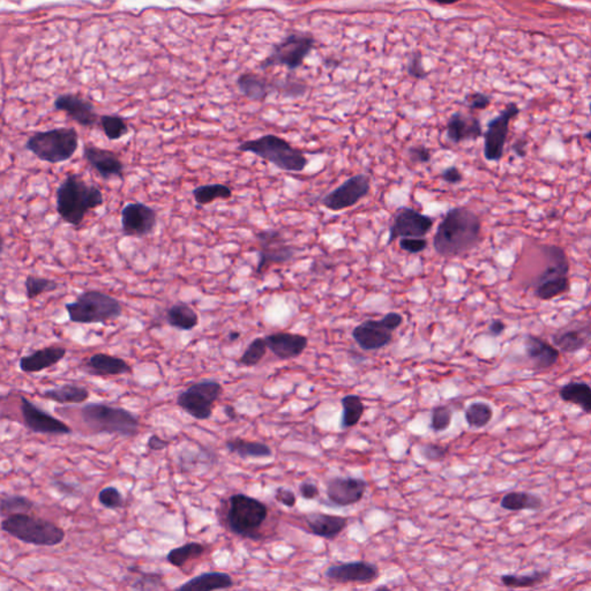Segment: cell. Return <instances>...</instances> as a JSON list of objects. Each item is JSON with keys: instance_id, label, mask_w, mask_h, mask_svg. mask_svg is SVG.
I'll return each instance as SVG.
<instances>
[{"instance_id": "obj_1", "label": "cell", "mask_w": 591, "mask_h": 591, "mask_svg": "<svg viewBox=\"0 0 591 591\" xmlns=\"http://www.w3.org/2000/svg\"><path fill=\"white\" fill-rule=\"evenodd\" d=\"M481 217L467 207L447 212L434 237V248L443 258H456L474 250L481 241Z\"/></svg>"}, {"instance_id": "obj_2", "label": "cell", "mask_w": 591, "mask_h": 591, "mask_svg": "<svg viewBox=\"0 0 591 591\" xmlns=\"http://www.w3.org/2000/svg\"><path fill=\"white\" fill-rule=\"evenodd\" d=\"M100 187L88 184L79 173H67L55 189V210L66 224L78 228L90 210L103 206Z\"/></svg>"}, {"instance_id": "obj_3", "label": "cell", "mask_w": 591, "mask_h": 591, "mask_svg": "<svg viewBox=\"0 0 591 591\" xmlns=\"http://www.w3.org/2000/svg\"><path fill=\"white\" fill-rule=\"evenodd\" d=\"M542 268L526 282V289L540 300H552L569 291V260L564 248L552 244H540Z\"/></svg>"}, {"instance_id": "obj_4", "label": "cell", "mask_w": 591, "mask_h": 591, "mask_svg": "<svg viewBox=\"0 0 591 591\" xmlns=\"http://www.w3.org/2000/svg\"><path fill=\"white\" fill-rule=\"evenodd\" d=\"M238 151L252 153L276 168L286 172H302L309 165L304 151L293 147L286 139L275 135H267L253 140L241 142Z\"/></svg>"}, {"instance_id": "obj_5", "label": "cell", "mask_w": 591, "mask_h": 591, "mask_svg": "<svg viewBox=\"0 0 591 591\" xmlns=\"http://www.w3.org/2000/svg\"><path fill=\"white\" fill-rule=\"evenodd\" d=\"M0 528L22 543L36 547H55L65 540V530L49 520L17 513L1 521Z\"/></svg>"}, {"instance_id": "obj_6", "label": "cell", "mask_w": 591, "mask_h": 591, "mask_svg": "<svg viewBox=\"0 0 591 591\" xmlns=\"http://www.w3.org/2000/svg\"><path fill=\"white\" fill-rule=\"evenodd\" d=\"M65 309L71 323L83 325H107L123 316L121 302L100 290L83 291L74 302L65 304Z\"/></svg>"}, {"instance_id": "obj_7", "label": "cell", "mask_w": 591, "mask_h": 591, "mask_svg": "<svg viewBox=\"0 0 591 591\" xmlns=\"http://www.w3.org/2000/svg\"><path fill=\"white\" fill-rule=\"evenodd\" d=\"M80 415L94 434L135 437L140 429V422L135 413L105 403H88L80 410Z\"/></svg>"}, {"instance_id": "obj_8", "label": "cell", "mask_w": 591, "mask_h": 591, "mask_svg": "<svg viewBox=\"0 0 591 591\" xmlns=\"http://www.w3.org/2000/svg\"><path fill=\"white\" fill-rule=\"evenodd\" d=\"M268 517V507L259 499L244 493H236L229 498L225 514L227 526L238 536L257 540L260 538L264 523Z\"/></svg>"}, {"instance_id": "obj_9", "label": "cell", "mask_w": 591, "mask_h": 591, "mask_svg": "<svg viewBox=\"0 0 591 591\" xmlns=\"http://www.w3.org/2000/svg\"><path fill=\"white\" fill-rule=\"evenodd\" d=\"M26 149L42 162L59 164L72 160L79 149L76 128H60L37 132L26 142Z\"/></svg>"}, {"instance_id": "obj_10", "label": "cell", "mask_w": 591, "mask_h": 591, "mask_svg": "<svg viewBox=\"0 0 591 591\" xmlns=\"http://www.w3.org/2000/svg\"><path fill=\"white\" fill-rule=\"evenodd\" d=\"M403 323V316L389 312L380 320L368 319L354 327L352 339L365 351L380 350L393 341V333Z\"/></svg>"}, {"instance_id": "obj_11", "label": "cell", "mask_w": 591, "mask_h": 591, "mask_svg": "<svg viewBox=\"0 0 591 591\" xmlns=\"http://www.w3.org/2000/svg\"><path fill=\"white\" fill-rule=\"evenodd\" d=\"M255 239L258 243L259 255L255 273L258 275H265L272 266L288 264L298 252L277 229L259 231L255 234Z\"/></svg>"}, {"instance_id": "obj_12", "label": "cell", "mask_w": 591, "mask_h": 591, "mask_svg": "<svg viewBox=\"0 0 591 591\" xmlns=\"http://www.w3.org/2000/svg\"><path fill=\"white\" fill-rule=\"evenodd\" d=\"M223 388L220 382L203 380L189 386L177 397V404L194 420H209L214 404L220 400Z\"/></svg>"}, {"instance_id": "obj_13", "label": "cell", "mask_w": 591, "mask_h": 591, "mask_svg": "<svg viewBox=\"0 0 591 591\" xmlns=\"http://www.w3.org/2000/svg\"><path fill=\"white\" fill-rule=\"evenodd\" d=\"M370 191V177L365 173H358L348 178L339 187L328 193L323 199V205L330 212H342L361 203L368 196Z\"/></svg>"}, {"instance_id": "obj_14", "label": "cell", "mask_w": 591, "mask_h": 591, "mask_svg": "<svg viewBox=\"0 0 591 591\" xmlns=\"http://www.w3.org/2000/svg\"><path fill=\"white\" fill-rule=\"evenodd\" d=\"M517 105L511 103L492 121H488L484 135V157L488 162H500L508 137L509 124L519 114Z\"/></svg>"}, {"instance_id": "obj_15", "label": "cell", "mask_w": 591, "mask_h": 591, "mask_svg": "<svg viewBox=\"0 0 591 591\" xmlns=\"http://www.w3.org/2000/svg\"><path fill=\"white\" fill-rule=\"evenodd\" d=\"M434 223V219L429 215L420 213L410 207H401L394 215L392 225L389 228L387 244H392L399 238L425 237L432 230Z\"/></svg>"}, {"instance_id": "obj_16", "label": "cell", "mask_w": 591, "mask_h": 591, "mask_svg": "<svg viewBox=\"0 0 591 591\" xmlns=\"http://www.w3.org/2000/svg\"><path fill=\"white\" fill-rule=\"evenodd\" d=\"M121 223L125 237H147L156 230L157 213L146 203H130L121 209Z\"/></svg>"}, {"instance_id": "obj_17", "label": "cell", "mask_w": 591, "mask_h": 591, "mask_svg": "<svg viewBox=\"0 0 591 591\" xmlns=\"http://www.w3.org/2000/svg\"><path fill=\"white\" fill-rule=\"evenodd\" d=\"M368 481L354 476H335L327 481L326 495L330 505L348 507L356 505L368 491Z\"/></svg>"}, {"instance_id": "obj_18", "label": "cell", "mask_w": 591, "mask_h": 591, "mask_svg": "<svg viewBox=\"0 0 591 591\" xmlns=\"http://www.w3.org/2000/svg\"><path fill=\"white\" fill-rule=\"evenodd\" d=\"M21 413L24 418V427L34 434H69L72 429L62 420L55 418L41 408L35 406L27 397L21 396Z\"/></svg>"}, {"instance_id": "obj_19", "label": "cell", "mask_w": 591, "mask_h": 591, "mask_svg": "<svg viewBox=\"0 0 591 591\" xmlns=\"http://www.w3.org/2000/svg\"><path fill=\"white\" fill-rule=\"evenodd\" d=\"M325 576L336 583L368 585L378 579L379 568L368 561H349L327 568Z\"/></svg>"}, {"instance_id": "obj_20", "label": "cell", "mask_w": 591, "mask_h": 591, "mask_svg": "<svg viewBox=\"0 0 591 591\" xmlns=\"http://www.w3.org/2000/svg\"><path fill=\"white\" fill-rule=\"evenodd\" d=\"M591 340L590 321H572L552 335V344L565 354H575L588 347Z\"/></svg>"}, {"instance_id": "obj_21", "label": "cell", "mask_w": 591, "mask_h": 591, "mask_svg": "<svg viewBox=\"0 0 591 591\" xmlns=\"http://www.w3.org/2000/svg\"><path fill=\"white\" fill-rule=\"evenodd\" d=\"M83 158L88 164L98 173L104 180L111 178H124V163L117 153L96 147L93 145L83 146Z\"/></svg>"}, {"instance_id": "obj_22", "label": "cell", "mask_w": 591, "mask_h": 591, "mask_svg": "<svg viewBox=\"0 0 591 591\" xmlns=\"http://www.w3.org/2000/svg\"><path fill=\"white\" fill-rule=\"evenodd\" d=\"M526 359L535 371H547L554 368L560 358V351L547 340L536 335H526L524 339Z\"/></svg>"}, {"instance_id": "obj_23", "label": "cell", "mask_w": 591, "mask_h": 591, "mask_svg": "<svg viewBox=\"0 0 591 591\" xmlns=\"http://www.w3.org/2000/svg\"><path fill=\"white\" fill-rule=\"evenodd\" d=\"M267 349L272 351L281 361H289L300 356L309 345V339L300 334L279 333L269 334L265 337Z\"/></svg>"}, {"instance_id": "obj_24", "label": "cell", "mask_w": 591, "mask_h": 591, "mask_svg": "<svg viewBox=\"0 0 591 591\" xmlns=\"http://www.w3.org/2000/svg\"><path fill=\"white\" fill-rule=\"evenodd\" d=\"M306 526L314 536L325 540H335L343 533L349 523L345 516L333 515L326 513L312 512L304 516Z\"/></svg>"}, {"instance_id": "obj_25", "label": "cell", "mask_w": 591, "mask_h": 591, "mask_svg": "<svg viewBox=\"0 0 591 591\" xmlns=\"http://www.w3.org/2000/svg\"><path fill=\"white\" fill-rule=\"evenodd\" d=\"M57 110L64 111L73 121L83 128H93L96 124L97 114L93 104L76 95H62L55 101Z\"/></svg>"}, {"instance_id": "obj_26", "label": "cell", "mask_w": 591, "mask_h": 591, "mask_svg": "<svg viewBox=\"0 0 591 591\" xmlns=\"http://www.w3.org/2000/svg\"><path fill=\"white\" fill-rule=\"evenodd\" d=\"M67 350L60 345L42 348L20 358L19 368L24 373H38L58 364L65 358Z\"/></svg>"}, {"instance_id": "obj_27", "label": "cell", "mask_w": 591, "mask_h": 591, "mask_svg": "<svg viewBox=\"0 0 591 591\" xmlns=\"http://www.w3.org/2000/svg\"><path fill=\"white\" fill-rule=\"evenodd\" d=\"M312 46V40L302 36H291L286 42H283L279 48L276 49L269 62L273 64H282L289 66L290 69H295L300 65L302 59L309 53Z\"/></svg>"}, {"instance_id": "obj_28", "label": "cell", "mask_w": 591, "mask_h": 591, "mask_svg": "<svg viewBox=\"0 0 591 591\" xmlns=\"http://www.w3.org/2000/svg\"><path fill=\"white\" fill-rule=\"evenodd\" d=\"M483 135L481 121L474 116L456 112L447 123V139L453 144L477 140Z\"/></svg>"}, {"instance_id": "obj_29", "label": "cell", "mask_w": 591, "mask_h": 591, "mask_svg": "<svg viewBox=\"0 0 591 591\" xmlns=\"http://www.w3.org/2000/svg\"><path fill=\"white\" fill-rule=\"evenodd\" d=\"M85 368L88 373L97 377L131 375L133 372L131 365L123 358L102 352L90 356L85 364Z\"/></svg>"}, {"instance_id": "obj_30", "label": "cell", "mask_w": 591, "mask_h": 591, "mask_svg": "<svg viewBox=\"0 0 591 591\" xmlns=\"http://www.w3.org/2000/svg\"><path fill=\"white\" fill-rule=\"evenodd\" d=\"M234 581L231 575L223 572H209L191 579L184 585L175 588L178 591H214L234 588Z\"/></svg>"}, {"instance_id": "obj_31", "label": "cell", "mask_w": 591, "mask_h": 591, "mask_svg": "<svg viewBox=\"0 0 591 591\" xmlns=\"http://www.w3.org/2000/svg\"><path fill=\"white\" fill-rule=\"evenodd\" d=\"M169 326L175 329L189 332L199 325V316L192 306L184 302H178L169 307L165 316Z\"/></svg>"}, {"instance_id": "obj_32", "label": "cell", "mask_w": 591, "mask_h": 591, "mask_svg": "<svg viewBox=\"0 0 591 591\" xmlns=\"http://www.w3.org/2000/svg\"><path fill=\"white\" fill-rule=\"evenodd\" d=\"M90 393L86 387L76 384H65L55 388L46 389L42 397L60 404H81L89 399Z\"/></svg>"}, {"instance_id": "obj_33", "label": "cell", "mask_w": 591, "mask_h": 591, "mask_svg": "<svg viewBox=\"0 0 591 591\" xmlns=\"http://www.w3.org/2000/svg\"><path fill=\"white\" fill-rule=\"evenodd\" d=\"M225 447L230 453L236 454L243 460L248 459H267L273 456V450L267 443L260 441H250L236 438L225 443Z\"/></svg>"}, {"instance_id": "obj_34", "label": "cell", "mask_w": 591, "mask_h": 591, "mask_svg": "<svg viewBox=\"0 0 591 591\" xmlns=\"http://www.w3.org/2000/svg\"><path fill=\"white\" fill-rule=\"evenodd\" d=\"M559 397L564 402L580 406L585 413L591 411V388L588 382H572L561 387Z\"/></svg>"}, {"instance_id": "obj_35", "label": "cell", "mask_w": 591, "mask_h": 591, "mask_svg": "<svg viewBox=\"0 0 591 591\" xmlns=\"http://www.w3.org/2000/svg\"><path fill=\"white\" fill-rule=\"evenodd\" d=\"M500 506L509 512L537 511L543 507L544 502L540 495L530 492H509L502 497Z\"/></svg>"}, {"instance_id": "obj_36", "label": "cell", "mask_w": 591, "mask_h": 591, "mask_svg": "<svg viewBox=\"0 0 591 591\" xmlns=\"http://www.w3.org/2000/svg\"><path fill=\"white\" fill-rule=\"evenodd\" d=\"M342 404V417L340 427L342 430H347L356 427L361 422V417L365 413V406L361 396L356 394H349L341 400Z\"/></svg>"}, {"instance_id": "obj_37", "label": "cell", "mask_w": 591, "mask_h": 591, "mask_svg": "<svg viewBox=\"0 0 591 591\" xmlns=\"http://www.w3.org/2000/svg\"><path fill=\"white\" fill-rule=\"evenodd\" d=\"M207 547L199 542H189L182 547H175L169 551L166 554V560L173 567L182 568L187 565L189 561L196 560L203 557L206 552Z\"/></svg>"}, {"instance_id": "obj_38", "label": "cell", "mask_w": 591, "mask_h": 591, "mask_svg": "<svg viewBox=\"0 0 591 591\" xmlns=\"http://www.w3.org/2000/svg\"><path fill=\"white\" fill-rule=\"evenodd\" d=\"M192 194L198 206H206L217 200L231 199L232 189L225 184H207L196 187L193 189Z\"/></svg>"}, {"instance_id": "obj_39", "label": "cell", "mask_w": 591, "mask_h": 591, "mask_svg": "<svg viewBox=\"0 0 591 591\" xmlns=\"http://www.w3.org/2000/svg\"><path fill=\"white\" fill-rule=\"evenodd\" d=\"M550 571H536L533 574H505L502 575L500 581L507 588H533L540 585L550 578Z\"/></svg>"}, {"instance_id": "obj_40", "label": "cell", "mask_w": 591, "mask_h": 591, "mask_svg": "<svg viewBox=\"0 0 591 591\" xmlns=\"http://www.w3.org/2000/svg\"><path fill=\"white\" fill-rule=\"evenodd\" d=\"M465 422L471 429H483L491 422L493 418V408L491 404L476 401L468 406L465 409Z\"/></svg>"}, {"instance_id": "obj_41", "label": "cell", "mask_w": 591, "mask_h": 591, "mask_svg": "<svg viewBox=\"0 0 591 591\" xmlns=\"http://www.w3.org/2000/svg\"><path fill=\"white\" fill-rule=\"evenodd\" d=\"M58 288L59 283L48 277L28 275L24 280V290L28 300H34L44 293L55 291Z\"/></svg>"}, {"instance_id": "obj_42", "label": "cell", "mask_w": 591, "mask_h": 591, "mask_svg": "<svg viewBox=\"0 0 591 591\" xmlns=\"http://www.w3.org/2000/svg\"><path fill=\"white\" fill-rule=\"evenodd\" d=\"M34 506L35 502L24 495H7L5 498L0 499V515L7 517L17 513L31 512Z\"/></svg>"}, {"instance_id": "obj_43", "label": "cell", "mask_w": 591, "mask_h": 591, "mask_svg": "<svg viewBox=\"0 0 591 591\" xmlns=\"http://www.w3.org/2000/svg\"><path fill=\"white\" fill-rule=\"evenodd\" d=\"M101 126L104 135L111 142H116L128 135V125L119 116H103L101 118Z\"/></svg>"}, {"instance_id": "obj_44", "label": "cell", "mask_w": 591, "mask_h": 591, "mask_svg": "<svg viewBox=\"0 0 591 591\" xmlns=\"http://www.w3.org/2000/svg\"><path fill=\"white\" fill-rule=\"evenodd\" d=\"M266 352H267V344H266L265 337H257L248 344L244 354L239 358V363L246 368H252L258 365L264 359Z\"/></svg>"}, {"instance_id": "obj_45", "label": "cell", "mask_w": 591, "mask_h": 591, "mask_svg": "<svg viewBox=\"0 0 591 591\" xmlns=\"http://www.w3.org/2000/svg\"><path fill=\"white\" fill-rule=\"evenodd\" d=\"M239 88L251 100L262 101L267 95L265 83L255 76H243L239 80Z\"/></svg>"}, {"instance_id": "obj_46", "label": "cell", "mask_w": 591, "mask_h": 591, "mask_svg": "<svg viewBox=\"0 0 591 591\" xmlns=\"http://www.w3.org/2000/svg\"><path fill=\"white\" fill-rule=\"evenodd\" d=\"M453 420V410L448 406H434L431 411L430 427L434 432H443L448 430Z\"/></svg>"}, {"instance_id": "obj_47", "label": "cell", "mask_w": 591, "mask_h": 591, "mask_svg": "<svg viewBox=\"0 0 591 591\" xmlns=\"http://www.w3.org/2000/svg\"><path fill=\"white\" fill-rule=\"evenodd\" d=\"M135 590H163L168 589L165 585L163 575L158 573H140L139 578L132 585Z\"/></svg>"}, {"instance_id": "obj_48", "label": "cell", "mask_w": 591, "mask_h": 591, "mask_svg": "<svg viewBox=\"0 0 591 591\" xmlns=\"http://www.w3.org/2000/svg\"><path fill=\"white\" fill-rule=\"evenodd\" d=\"M98 502L108 509L121 508L124 506V497L114 486H107L98 493Z\"/></svg>"}, {"instance_id": "obj_49", "label": "cell", "mask_w": 591, "mask_h": 591, "mask_svg": "<svg viewBox=\"0 0 591 591\" xmlns=\"http://www.w3.org/2000/svg\"><path fill=\"white\" fill-rule=\"evenodd\" d=\"M418 453L429 462H441L448 455V448L438 443H423L418 447Z\"/></svg>"}, {"instance_id": "obj_50", "label": "cell", "mask_w": 591, "mask_h": 591, "mask_svg": "<svg viewBox=\"0 0 591 591\" xmlns=\"http://www.w3.org/2000/svg\"><path fill=\"white\" fill-rule=\"evenodd\" d=\"M399 245L403 251L411 253V255H418V253H422L427 250V241L425 237L400 238Z\"/></svg>"}, {"instance_id": "obj_51", "label": "cell", "mask_w": 591, "mask_h": 591, "mask_svg": "<svg viewBox=\"0 0 591 591\" xmlns=\"http://www.w3.org/2000/svg\"><path fill=\"white\" fill-rule=\"evenodd\" d=\"M406 156L409 158V161L413 162L415 164H427L432 158L430 149L423 145L411 146V147L408 148Z\"/></svg>"}, {"instance_id": "obj_52", "label": "cell", "mask_w": 591, "mask_h": 591, "mask_svg": "<svg viewBox=\"0 0 591 591\" xmlns=\"http://www.w3.org/2000/svg\"><path fill=\"white\" fill-rule=\"evenodd\" d=\"M274 498L281 505L286 506L288 508H293L297 504V497L295 492L286 488H277L274 493Z\"/></svg>"}, {"instance_id": "obj_53", "label": "cell", "mask_w": 591, "mask_h": 591, "mask_svg": "<svg viewBox=\"0 0 591 591\" xmlns=\"http://www.w3.org/2000/svg\"><path fill=\"white\" fill-rule=\"evenodd\" d=\"M441 178L447 184L457 185V184H460L463 180V175L460 171V169L455 166V165H452V166L443 169V172H441Z\"/></svg>"}, {"instance_id": "obj_54", "label": "cell", "mask_w": 591, "mask_h": 591, "mask_svg": "<svg viewBox=\"0 0 591 591\" xmlns=\"http://www.w3.org/2000/svg\"><path fill=\"white\" fill-rule=\"evenodd\" d=\"M467 101L471 110H484L490 105V102H491L490 97L481 93H476L468 96Z\"/></svg>"}, {"instance_id": "obj_55", "label": "cell", "mask_w": 591, "mask_h": 591, "mask_svg": "<svg viewBox=\"0 0 591 591\" xmlns=\"http://www.w3.org/2000/svg\"><path fill=\"white\" fill-rule=\"evenodd\" d=\"M299 493L305 500H314L320 495L319 488L309 481H302L299 485Z\"/></svg>"}, {"instance_id": "obj_56", "label": "cell", "mask_w": 591, "mask_h": 591, "mask_svg": "<svg viewBox=\"0 0 591 591\" xmlns=\"http://www.w3.org/2000/svg\"><path fill=\"white\" fill-rule=\"evenodd\" d=\"M55 488L57 491L60 492L66 497H73V495H79V488H76V485L69 484L67 481H53Z\"/></svg>"}, {"instance_id": "obj_57", "label": "cell", "mask_w": 591, "mask_h": 591, "mask_svg": "<svg viewBox=\"0 0 591 591\" xmlns=\"http://www.w3.org/2000/svg\"><path fill=\"white\" fill-rule=\"evenodd\" d=\"M170 445L168 440H164V439H162L161 437H158L156 434H153L149 437L147 441V447L149 449L153 450V452H158V450H163L166 448V447Z\"/></svg>"}, {"instance_id": "obj_58", "label": "cell", "mask_w": 591, "mask_h": 591, "mask_svg": "<svg viewBox=\"0 0 591 591\" xmlns=\"http://www.w3.org/2000/svg\"><path fill=\"white\" fill-rule=\"evenodd\" d=\"M506 330V323L502 320H493L488 326V334L493 337H498Z\"/></svg>"}, {"instance_id": "obj_59", "label": "cell", "mask_w": 591, "mask_h": 591, "mask_svg": "<svg viewBox=\"0 0 591 591\" xmlns=\"http://www.w3.org/2000/svg\"><path fill=\"white\" fill-rule=\"evenodd\" d=\"M526 140L524 138L516 140L512 146V151L519 158H524L526 156Z\"/></svg>"}, {"instance_id": "obj_60", "label": "cell", "mask_w": 591, "mask_h": 591, "mask_svg": "<svg viewBox=\"0 0 591 591\" xmlns=\"http://www.w3.org/2000/svg\"><path fill=\"white\" fill-rule=\"evenodd\" d=\"M409 72L411 76H417V78H423L425 76V72H424L423 67L420 65V60L418 57L413 58V62H411V65L409 67Z\"/></svg>"}, {"instance_id": "obj_61", "label": "cell", "mask_w": 591, "mask_h": 591, "mask_svg": "<svg viewBox=\"0 0 591 591\" xmlns=\"http://www.w3.org/2000/svg\"><path fill=\"white\" fill-rule=\"evenodd\" d=\"M223 410L224 413H225V416H227L229 420H234L237 418V411H236L234 406H224Z\"/></svg>"}, {"instance_id": "obj_62", "label": "cell", "mask_w": 591, "mask_h": 591, "mask_svg": "<svg viewBox=\"0 0 591 591\" xmlns=\"http://www.w3.org/2000/svg\"><path fill=\"white\" fill-rule=\"evenodd\" d=\"M241 337V333L239 332H231L228 335V340L230 341V342H234V341H237L238 339Z\"/></svg>"}, {"instance_id": "obj_63", "label": "cell", "mask_w": 591, "mask_h": 591, "mask_svg": "<svg viewBox=\"0 0 591 591\" xmlns=\"http://www.w3.org/2000/svg\"><path fill=\"white\" fill-rule=\"evenodd\" d=\"M3 250H5V239H3V236L0 234V255H3Z\"/></svg>"}, {"instance_id": "obj_64", "label": "cell", "mask_w": 591, "mask_h": 591, "mask_svg": "<svg viewBox=\"0 0 591 591\" xmlns=\"http://www.w3.org/2000/svg\"><path fill=\"white\" fill-rule=\"evenodd\" d=\"M434 1H437V3H457V1H459V0H434Z\"/></svg>"}]
</instances>
